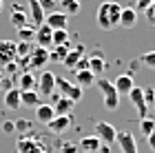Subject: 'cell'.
<instances>
[{
	"label": "cell",
	"mask_w": 155,
	"mask_h": 153,
	"mask_svg": "<svg viewBox=\"0 0 155 153\" xmlns=\"http://www.w3.org/2000/svg\"><path fill=\"white\" fill-rule=\"evenodd\" d=\"M120 11L122 5H117V0H104L95 11V25L104 31H113V27H120Z\"/></svg>",
	"instance_id": "1"
},
{
	"label": "cell",
	"mask_w": 155,
	"mask_h": 153,
	"mask_svg": "<svg viewBox=\"0 0 155 153\" xmlns=\"http://www.w3.org/2000/svg\"><path fill=\"white\" fill-rule=\"evenodd\" d=\"M93 87L100 89V93L104 98V107H107L109 111H115L120 107V95H117L113 82H111L109 78H104V75H102V78H95V85Z\"/></svg>",
	"instance_id": "2"
},
{
	"label": "cell",
	"mask_w": 155,
	"mask_h": 153,
	"mask_svg": "<svg viewBox=\"0 0 155 153\" xmlns=\"http://www.w3.org/2000/svg\"><path fill=\"white\" fill-rule=\"evenodd\" d=\"M55 89L60 91V95L62 98H69L71 102H80L82 100V89L75 85V82H71V80H67L64 75H55Z\"/></svg>",
	"instance_id": "3"
},
{
	"label": "cell",
	"mask_w": 155,
	"mask_h": 153,
	"mask_svg": "<svg viewBox=\"0 0 155 153\" xmlns=\"http://www.w3.org/2000/svg\"><path fill=\"white\" fill-rule=\"evenodd\" d=\"M33 133L29 135H20L18 140V153H49V147L47 144H42L40 140H36V138H31Z\"/></svg>",
	"instance_id": "4"
},
{
	"label": "cell",
	"mask_w": 155,
	"mask_h": 153,
	"mask_svg": "<svg viewBox=\"0 0 155 153\" xmlns=\"http://www.w3.org/2000/svg\"><path fill=\"white\" fill-rule=\"evenodd\" d=\"M129 98H131V104L137 111L140 120H142V118H149V104H146V100H144V89L142 87H133L129 91Z\"/></svg>",
	"instance_id": "5"
},
{
	"label": "cell",
	"mask_w": 155,
	"mask_h": 153,
	"mask_svg": "<svg viewBox=\"0 0 155 153\" xmlns=\"http://www.w3.org/2000/svg\"><path fill=\"white\" fill-rule=\"evenodd\" d=\"M36 89H38V93L42 95H51L55 91V73L51 71H40V75L36 78Z\"/></svg>",
	"instance_id": "6"
},
{
	"label": "cell",
	"mask_w": 155,
	"mask_h": 153,
	"mask_svg": "<svg viewBox=\"0 0 155 153\" xmlns=\"http://www.w3.org/2000/svg\"><path fill=\"white\" fill-rule=\"evenodd\" d=\"M117 135V129L109 122H95V138L102 144H113Z\"/></svg>",
	"instance_id": "7"
},
{
	"label": "cell",
	"mask_w": 155,
	"mask_h": 153,
	"mask_svg": "<svg viewBox=\"0 0 155 153\" xmlns=\"http://www.w3.org/2000/svg\"><path fill=\"white\" fill-rule=\"evenodd\" d=\"M16 62V42L13 40H0V69Z\"/></svg>",
	"instance_id": "8"
},
{
	"label": "cell",
	"mask_w": 155,
	"mask_h": 153,
	"mask_svg": "<svg viewBox=\"0 0 155 153\" xmlns=\"http://www.w3.org/2000/svg\"><path fill=\"white\" fill-rule=\"evenodd\" d=\"M45 25L49 29H69V16H64L62 11H49L45 16Z\"/></svg>",
	"instance_id": "9"
},
{
	"label": "cell",
	"mask_w": 155,
	"mask_h": 153,
	"mask_svg": "<svg viewBox=\"0 0 155 153\" xmlns=\"http://www.w3.org/2000/svg\"><path fill=\"white\" fill-rule=\"evenodd\" d=\"M49 62V49H42V47H33L31 53H29V58H27V65L33 67V69H42Z\"/></svg>",
	"instance_id": "10"
},
{
	"label": "cell",
	"mask_w": 155,
	"mask_h": 153,
	"mask_svg": "<svg viewBox=\"0 0 155 153\" xmlns=\"http://www.w3.org/2000/svg\"><path fill=\"white\" fill-rule=\"evenodd\" d=\"M115 142L120 144L122 153H140V151H137L135 135H131L129 131H117V135H115Z\"/></svg>",
	"instance_id": "11"
},
{
	"label": "cell",
	"mask_w": 155,
	"mask_h": 153,
	"mask_svg": "<svg viewBox=\"0 0 155 153\" xmlns=\"http://www.w3.org/2000/svg\"><path fill=\"white\" fill-rule=\"evenodd\" d=\"M53 29H49L47 25H40L36 27V36H33V40H36V45L42 47V49H51L53 47Z\"/></svg>",
	"instance_id": "12"
},
{
	"label": "cell",
	"mask_w": 155,
	"mask_h": 153,
	"mask_svg": "<svg viewBox=\"0 0 155 153\" xmlns=\"http://www.w3.org/2000/svg\"><path fill=\"white\" fill-rule=\"evenodd\" d=\"M47 129L55 135H62L71 129V115H55L51 122H47Z\"/></svg>",
	"instance_id": "13"
},
{
	"label": "cell",
	"mask_w": 155,
	"mask_h": 153,
	"mask_svg": "<svg viewBox=\"0 0 155 153\" xmlns=\"http://www.w3.org/2000/svg\"><path fill=\"white\" fill-rule=\"evenodd\" d=\"M111 82H113V87H115L120 98H122V95H129V91L135 87V80H133L131 73H122V75H117V78L111 80Z\"/></svg>",
	"instance_id": "14"
},
{
	"label": "cell",
	"mask_w": 155,
	"mask_h": 153,
	"mask_svg": "<svg viewBox=\"0 0 155 153\" xmlns=\"http://www.w3.org/2000/svg\"><path fill=\"white\" fill-rule=\"evenodd\" d=\"M27 16H29V20L36 27H40V25H45V9L36 2V0H27Z\"/></svg>",
	"instance_id": "15"
},
{
	"label": "cell",
	"mask_w": 155,
	"mask_h": 153,
	"mask_svg": "<svg viewBox=\"0 0 155 153\" xmlns=\"http://www.w3.org/2000/svg\"><path fill=\"white\" fill-rule=\"evenodd\" d=\"M9 22L13 25V29H20V27H25L29 22V16H27V9L22 5H13L11 7V16H9Z\"/></svg>",
	"instance_id": "16"
},
{
	"label": "cell",
	"mask_w": 155,
	"mask_h": 153,
	"mask_svg": "<svg viewBox=\"0 0 155 153\" xmlns=\"http://www.w3.org/2000/svg\"><path fill=\"white\" fill-rule=\"evenodd\" d=\"M104 69H107V62H104V55L102 51H95L89 55V71L95 75V78H102L104 75Z\"/></svg>",
	"instance_id": "17"
},
{
	"label": "cell",
	"mask_w": 155,
	"mask_h": 153,
	"mask_svg": "<svg viewBox=\"0 0 155 153\" xmlns=\"http://www.w3.org/2000/svg\"><path fill=\"white\" fill-rule=\"evenodd\" d=\"M2 102H5V107L9 109V111H18L20 107H22V102H20V89H13V87L7 89Z\"/></svg>",
	"instance_id": "18"
},
{
	"label": "cell",
	"mask_w": 155,
	"mask_h": 153,
	"mask_svg": "<svg viewBox=\"0 0 155 153\" xmlns=\"http://www.w3.org/2000/svg\"><path fill=\"white\" fill-rule=\"evenodd\" d=\"M78 149H80L82 153H100L102 142L97 140L95 135H87V138H82V140L78 142Z\"/></svg>",
	"instance_id": "19"
},
{
	"label": "cell",
	"mask_w": 155,
	"mask_h": 153,
	"mask_svg": "<svg viewBox=\"0 0 155 153\" xmlns=\"http://www.w3.org/2000/svg\"><path fill=\"white\" fill-rule=\"evenodd\" d=\"M135 22H137V11L133 7H122V11H120V27L131 29V27H135Z\"/></svg>",
	"instance_id": "20"
},
{
	"label": "cell",
	"mask_w": 155,
	"mask_h": 153,
	"mask_svg": "<svg viewBox=\"0 0 155 153\" xmlns=\"http://www.w3.org/2000/svg\"><path fill=\"white\" fill-rule=\"evenodd\" d=\"M84 58V45H78L73 47V49H69V53L64 55V60H62V65H64L67 69H75L78 60Z\"/></svg>",
	"instance_id": "21"
},
{
	"label": "cell",
	"mask_w": 155,
	"mask_h": 153,
	"mask_svg": "<svg viewBox=\"0 0 155 153\" xmlns=\"http://www.w3.org/2000/svg\"><path fill=\"white\" fill-rule=\"evenodd\" d=\"M73 82L84 91V89H89V87L95 85V75L91 73L89 69H82V71H75V80H73Z\"/></svg>",
	"instance_id": "22"
},
{
	"label": "cell",
	"mask_w": 155,
	"mask_h": 153,
	"mask_svg": "<svg viewBox=\"0 0 155 153\" xmlns=\"http://www.w3.org/2000/svg\"><path fill=\"white\" fill-rule=\"evenodd\" d=\"M55 118V111L51 104H45V102H40L38 107H36V120L42 122V124H47V122H51Z\"/></svg>",
	"instance_id": "23"
},
{
	"label": "cell",
	"mask_w": 155,
	"mask_h": 153,
	"mask_svg": "<svg viewBox=\"0 0 155 153\" xmlns=\"http://www.w3.org/2000/svg\"><path fill=\"white\" fill-rule=\"evenodd\" d=\"M58 7L64 16H78L82 9V0H60Z\"/></svg>",
	"instance_id": "24"
},
{
	"label": "cell",
	"mask_w": 155,
	"mask_h": 153,
	"mask_svg": "<svg viewBox=\"0 0 155 153\" xmlns=\"http://www.w3.org/2000/svg\"><path fill=\"white\" fill-rule=\"evenodd\" d=\"M53 107V111H55V115H71V111H73V107H75V102H71L69 98H60L55 100V104H51Z\"/></svg>",
	"instance_id": "25"
},
{
	"label": "cell",
	"mask_w": 155,
	"mask_h": 153,
	"mask_svg": "<svg viewBox=\"0 0 155 153\" xmlns=\"http://www.w3.org/2000/svg\"><path fill=\"white\" fill-rule=\"evenodd\" d=\"M18 89L20 91H33L36 89V75L31 71H22L18 75Z\"/></svg>",
	"instance_id": "26"
},
{
	"label": "cell",
	"mask_w": 155,
	"mask_h": 153,
	"mask_svg": "<svg viewBox=\"0 0 155 153\" xmlns=\"http://www.w3.org/2000/svg\"><path fill=\"white\" fill-rule=\"evenodd\" d=\"M20 102L25 104V107H31V109H36L38 104L42 102L40 100V93L33 89V91H20Z\"/></svg>",
	"instance_id": "27"
},
{
	"label": "cell",
	"mask_w": 155,
	"mask_h": 153,
	"mask_svg": "<svg viewBox=\"0 0 155 153\" xmlns=\"http://www.w3.org/2000/svg\"><path fill=\"white\" fill-rule=\"evenodd\" d=\"M16 31H18V42H31L33 36H36V27H29V25L20 27Z\"/></svg>",
	"instance_id": "28"
},
{
	"label": "cell",
	"mask_w": 155,
	"mask_h": 153,
	"mask_svg": "<svg viewBox=\"0 0 155 153\" xmlns=\"http://www.w3.org/2000/svg\"><path fill=\"white\" fill-rule=\"evenodd\" d=\"M69 29H55L53 31V47H60V45H69Z\"/></svg>",
	"instance_id": "29"
},
{
	"label": "cell",
	"mask_w": 155,
	"mask_h": 153,
	"mask_svg": "<svg viewBox=\"0 0 155 153\" xmlns=\"http://www.w3.org/2000/svg\"><path fill=\"white\" fill-rule=\"evenodd\" d=\"M53 51H49V60H64V55L69 53L71 47L69 45H60V47H51Z\"/></svg>",
	"instance_id": "30"
},
{
	"label": "cell",
	"mask_w": 155,
	"mask_h": 153,
	"mask_svg": "<svg viewBox=\"0 0 155 153\" xmlns=\"http://www.w3.org/2000/svg\"><path fill=\"white\" fill-rule=\"evenodd\" d=\"M140 131H142L144 138L151 135L155 131V120H153V118H142V120H140Z\"/></svg>",
	"instance_id": "31"
},
{
	"label": "cell",
	"mask_w": 155,
	"mask_h": 153,
	"mask_svg": "<svg viewBox=\"0 0 155 153\" xmlns=\"http://www.w3.org/2000/svg\"><path fill=\"white\" fill-rule=\"evenodd\" d=\"M140 62H142L146 69H153V71H155V51H146V53H142V55H140Z\"/></svg>",
	"instance_id": "32"
},
{
	"label": "cell",
	"mask_w": 155,
	"mask_h": 153,
	"mask_svg": "<svg viewBox=\"0 0 155 153\" xmlns=\"http://www.w3.org/2000/svg\"><path fill=\"white\" fill-rule=\"evenodd\" d=\"M16 124V131H18V135H29L31 133V129H33V124L29 122V120H18V122H13Z\"/></svg>",
	"instance_id": "33"
},
{
	"label": "cell",
	"mask_w": 155,
	"mask_h": 153,
	"mask_svg": "<svg viewBox=\"0 0 155 153\" xmlns=\"http://www.w3.org/2000/svg\"><path fill=\"white\" fill-rule=\"evenodd\" d=\"M36 2L45 9V13H49V11H55V9H58V2H60V0H36Z\"/></svg>",
	"instance_id": "34"
},
{
	"label": "cell",
	"mask_w": 155,
	"mask_h": 153,
	"mask_svg": "<svg viewBox=\"0 0 155 153\" xmlns=\"http://www.w3.org/2000/svg\"><path fill=\"white\" fill-rule=\"evenodd\" d=\"M144 18H146V22H149L151 27H155V2H151L144 9Z\"/></svg>",
	"instance_id": "35"
},
{
	"label": "cell",
	"mask_w": 155,
	"mask_h": 153,
	"mask_svg": "<svg viewBox=\"0 0 155 153\" xmlns=\"http://www.w3.org/2000/svg\"><path fill=\"white\" fill-rule=\"evenodd\" d=\"M78 142H60V153H78Z\"/></svg>",
	"instance_id": "36"
},
{
	"label": "cell",
	"mask_w": 155,
	"mask_h": 153,
	"mask_svg": "<svg viewBox=\"0 0 155 153\" xmlns=\"http://www.w3.org/2000/svg\"><path fill=\"white\" fill-rule=\"evenodd\" d=\"M2 133H7V135L16 133V124H13L11 120H5V122H2Z\"/></svg>",
	"instance_id": "37"
},
{
	"label": "cell",
	"mask_w": 155,
	"mask_h": 153,
	"mask_svg": "<svg viewBox=\"0 0 155 153\" xmlns=\"http://www.w3.org/2000/svg\"><path fill=\"white\" fill-rule=\"evenodd\" d=\"M144 100H146V104H153V102H155V89H153V87L144 89Z\"/></svg>",
	"instance_id": "38"
},
{
	"label": "cell",
	"mask_w": 155,
	"mask_h": 153,
	"mask_svg": "<svg viewBox=\"0 0 155 153\" xmlns=\"http://www.w3.org/2000/svg\"><path fill=\"white\" fill-rule=\"evenodd\" d=\"M151 2H153V0H135V7H133V9H135V11H144Z\"/></svg>",
	"instance_id": "39"
},
{
	"label": "cell",
	"mask_w": 155,
	"mask_h": 153,
	"mask_svg": "<svg viewBox=\"0 0 155 153\" xmlns=\"http://www.w3.org/2000/svg\"><path fill=\"white\" fill-rule=\"evenodd\" d=\"M82 69H89V58H80V60H78V65H75V69H73V71H82Z\"/></svg>",
	"instance_id": "40"
},
{
	"label": "cell",
	"mask_w": 155,
	"mask_h": 153,
	"mask_svg": "<svg viewBox=\"0 0 155 153\" xmlns=\"http://www.w3.org/2000/svg\"><path fill=\"white\" fill-rule=\"evenodd\" d=\"M146 144H149V147L155 151V131H153V133L151 135H146Z\"/></svg>",
	"instance_id": "41"
},
{
	"label": "cell",
	"mask_w": 155,
	"mask_h": 153,
	"mask_svg": "<svg viewBox=\"0 0 155 153\" xmlns=\"http://www.w3.org/2000/svg\"><path fill=\"white\" fill-rule=\"evenodd\" d=\"M2 9H5V0H0V13H2Z\"/></svg>",
	"instance_id": "42"
},
{
	"label": "cell",
	"mask_w": 155,
	"mask_h": 153,
	"mask_svg": "<svg viewBox=\"0 0 155 153\" xmlns=\"http://www.w3.org/2000/svg\"><path fill=\"white\" fill-rule=\"evenodd\" d=\"M2 80H5V71L0 69V82H2Z\"/></svg>",
	"instance_id": "43"
},
{
	"label": "cell",
	"mask_w": 155,
	"mask_h": 153,
	"mask_svg": "<svg viewBox=\"0 0 155 153\" xmlns=\"http://www.w3.org/2000/svg\"><path fill=\"white\" fill-rule=\"evenodd\" d=\"M153 115H155V102H153ZM153 120H155V118H153Z\"/></svg>",
	"instance_id": "44"
}]
</instances>
